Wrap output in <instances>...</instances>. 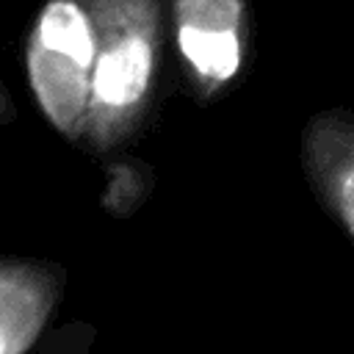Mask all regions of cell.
<instances>
[{"label":"cell","mask_w":354,"mask_h":354,"mask_svg":"<svg viewBox=\"0 0 354 354\" xmlns=\"http://www.w3.org/2000/svg\"><path fill=\"white\" fill-rule=\"evenodd\" d=\"M94 22V61L83 138L105 155L127 141L147 105L160 55L158 0H86Z\"/></svg>","instance_id":"obj_1"},{"label":"cell","mask_w":354,"mask_h":354,"mask_svg":"<svg viewBox=\"0 0 354 354\" xmlns=\"http://www.w3.org/2000/svg\"><path fill=\"white\" fill-rule=\"evenodd\" d=\"M94 61L86 0H44L25 33V72L44 119L69 141L83 138Z\"/></svg>","instance_id":"obj_2"},{"label":"cell","mask_w":354,"mask_h":354,"mask_svg":"<svg viewBox=\"0 0 354 354\" xmlns=\"http://www.w3.org/2000/svg\"><path fill=\"white\" fill-rule=\"evenodd\" d=\"M174 33L202 94L235 80L243 61V0H174Z\"/></svg>","instance_id":"obj_3"},{"label":"cell","mask_w":354,"mask_h":354,"mask_svg":"<svg viewBox=\"0 0 354 354\" xmlns=\"http://www.w3.org/2000/svg\"><path fill=\"white\" fill-rule=\"evenodd\" d=\"M64 293L53 263L0 257V354H25L44 332Z\"/></svg>","instance_id":"obj_4"},{"label":"cell","mask_w":354,"mask_h":354,"mask_svg":"<svg viewBox=\"0 0 354 354\" xmlns=\"http://www.w3.org/2000/svg\"><path fill=\"white\" fill-rule=\"evenodd\" d=\"M301 163L324 207L354 241V116L318 113L304 127Z\"/></svg>","instance_id":"obj_5"},{"label":"cell","mask_w":354,"mask_h":354,"mask_svg":"<svg viewBox=\"0 0 354 354\" xmlns=\"http://www.w3.org/2000/svg\"><path fill=\"white\" fill-rule=\"evenodd\" d=\"M14 119H17V105H14V100L8 97V91L0 80V124H11Z\"/></svg>","instance_id":"obj_6"}]
</instances>
